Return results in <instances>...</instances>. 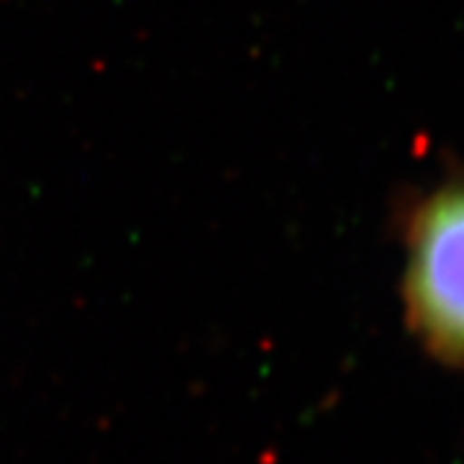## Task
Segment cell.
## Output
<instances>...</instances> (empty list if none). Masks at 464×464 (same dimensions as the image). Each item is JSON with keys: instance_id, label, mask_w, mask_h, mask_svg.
Instances as JSON below:
<instances>
[{"instance_id": "6da1fadb", "label": "cell", "mask_w": 464, "mask_h": 464, "mask_svg": "<svg viewBox=\"0 0 464 464\" xmlns=\"http://www.w3.org/2000/svg\"><path fill=\"white\" fill-rule=\"evenodd\" d=\"M402 310L423 351L464 369V176L439 183L402 222Z\"/></svg>"}]
</instances>
